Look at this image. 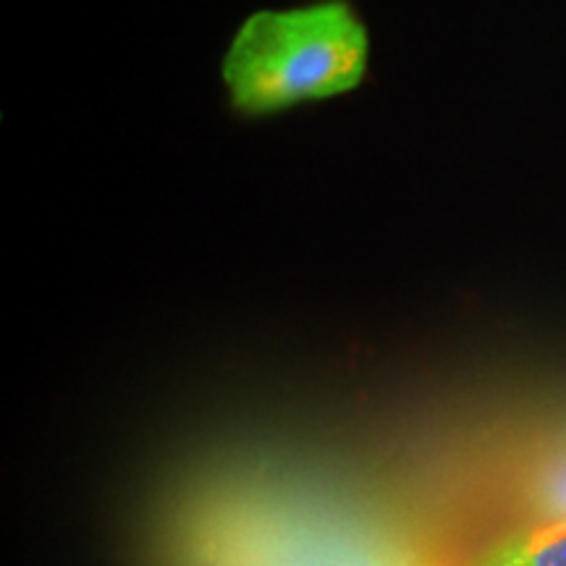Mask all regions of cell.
Here are the masks:
<instances>
[{"label":"cell","instance_id":"obj_1","mask_svg":"<svg viewBox=\"0 0 566 566\" xmlns=\"http://www.w3.org/2000/svg\"><path fill=\"white\" fill-rule=\"evenodd\" d=\"M370 38L346 0L286 11H258L244 21L223 59L229 103L247 118L344 95L365 80Z\"/></svg>","mask_w":566,"mask_h":566},{"label":"cell","instance_id":"obj_2","mask_svg":"<svg viewBox=\"0 0 566 566\" xmlns=\"http://www.w3.org/2000/svg\"><path fill=\"white\" fill-rule=\"evenodd\" d=\"M478 566H566V527H527L493 546Z\"/></svg>","mask_w":566,"mask_h":566},{"label":"cell","instance_id":"obj_3","mask_svg":"<svg viewBox=\"0 0 566 566\" xmlns=\"http://www.w3.org/2000/svg\"><path fill=\"white\" fill-rule=\"evenodd\" d=\"M530 506H533V530L566 527V451L537 478Z\"/></svg>","mask_w":566,"mask_h":566}]
</instances>
